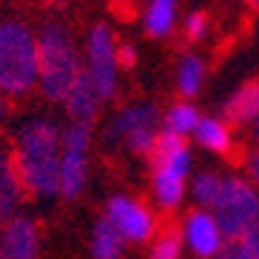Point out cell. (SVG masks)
Segmentation results:
<instances>
[{"label": "cell", "mask_w": 259, "mask_h": 259, "mask_svg": "<svg viewBox=\"0 0 259 259\" xmlns=\"http://www.w3.org/2000/svg\"><path fill=\"white\" fill-rule=\"evenodd\" d=\"M60 160H63V131L46 117H34L17 131L15 162L23 180V188L34 197L60 194Z\"/></svg>", "instance_id": "obj_1"}, {"label": "cell", "mask_w": 259, "mask_h": 259, "mask_svg": "<svg viewBox=\"0 0 259 259\" xmlns=\"http://www.w3.org/2000/svg\"><path fill=\"white\" fill-rule=\"evenodd\" d=\"M37 54H40V92L52 103L69 97L71 85L83 74L80 57H77L71 31L63 23H46L37 34Z\"/></svg>", "instance_id": "obj_2"}, {"label": "cell", "mask_w": 259, "mask_h": 259, "mask_svg": "<svg viewBox=\"0 0 259 259\" xmlns=\"http://www.w3.org/2000/svg\"><path fill=\"white\" fill-rule=\"evenodd\" d=\"M40 80L37 37L26 23H0V92L26 94Z\"/></svg>", "instance_id": "obj_3"}, {"label": "cell", "mask_w": 259, "mask_h": 259, "mask_svg": "<svg viewBox=\"0 0 259 259\" xmlns=\"http://www.w3.org/2000/svg\"><path fill=\"white\" fill-rule=\"evenodd\" d=\"M213 220L225 239H239L259 225V191L239 177H225L222 191L213 202Z\"/></svg>", "instance_id": "obj_4"}, {"label": "cell", "mask_w": 259, "mask_h": 259, "mask_svg": "<svg viewBox=\"0 0 259 259\" xmlns=\"http://www.w3.org/2000/svg\"><path fill=\"white\" fill-rule=\"evenodd\" d=\"M89 145L92 128L85 122H71L63 128V160H60V194L74 199L85 185L89 174Z\"/></svg>", "instance_id": "obj_5"}, {"label": "cell", "mask_w": 259, "mask_h": 259, "mask_svg": "<svg viewBox=\"0 0 259 259\" xmlns=\"http://www.w3.org/2000/svg\"><path fill=\"white\" fill-rule=\"evenodd\" d=\"M85 52H89V77L94 80L97 92L103 100L114 97L117 94V46L111 40V31L108 26H94L89 31V40H85Z\"/></svg>", "instance_id": "obj_6"}, {"label": "cell", "mask_w": 259, "mask_h": 259, "mask_svg": "<svg viewBox=\"0 0 259 259\" xmlns=\"http://www.w3.org/2000/svg\"><path fill=\"white\" fill-rule=\"evenodd\" d=\"M106 220L114 222V228L128 242H143L154 234V217L151 211L128 197H111L106 208Z\"/></svg>", "instance_id": "obj_7"}, {"label": "cell", "mask_w": 259, "mask_h": 259, "mask_svg": "<svg viewBox=\"0 0 259 259\" xmlns=\"http://www.w3.org/2000/svg\"><path fill=\"white\" fill-rule=\"evenodd\" d=\"M37 225L29 217H15L0 228V259H37Z\"/></svg>", "instance_id": "obj_8"}, {"label": "cell", "mask_w": 259, "mask_h": 259, "mask_svg": "<svg viewBox=\"0 0 259 259\" xmlns=\"http://www.w3.org/2000/svg\"><path fill=\"white\" fill-rule=\"evenodd\" d=\"M183 236L188 248L197 253L199 259H211V256H220L222 251V231L213 220V213L208 211H191L185 217V225H183Z\"/></svg>", "instance_id": "obj_9"}, {"label": "cell", "mask_w": 259, "mask_h": 259, "mask_svg": "<svg viewBox=\"0 0 259 259\" xmlns=\"http://www.w3.org/2000/svg\"><path fill=\"white\" fill-rule=\"evenodd\" d=\"M20 197H23V180H20V171H17L15 154H9L0 145V228L9 220H15Z\"/></svg>", "instance_id": "obj_10"}, {"label": "cell", "mask_w": 259, "mask_h": 259, "mask_svg": "<svg viewBox=\"0 0 259 259\" xmlns=\"http://www.w3.org/2000/svg\"><path fill=\"white\" fill-rule=\"evenodd\" d=\"M100 100L103 97H100L94 80L89 77V71H83V74L77 77V83L71 85L69 97H66V108H69V114L74 122H85L89 125L100 111Z\"/></svg>", "instance_id": "obj_11"}, {"label": "cell", "mask_w": 259, "mask_h": 259, "mask_svg": "<svg viewBox=\"0 0 259 259\" xmlns=\"http://www.w3.org/2000/svg\"><path fill=\"white\" fill-rule=\"evenodd\" d=\"M154 165H162L174 174L185 177L191 171V151L185 140L180 134H171V131H162L160 140H157V151H154Z\"/></svg>", "instance_id": "obj_12"}, {"label": "cell", "mask_w": 259, "mask_h": 259, "mask_svg": "<svg viewBox=\"0 0 259 259\" xmlns=\"http://www.w3.org/2000/svg\"><path fill=\"white\" fill-rule=\"evenodd\" d=\"M225 117L231 122H256L259 120V80L245 83L225 103Z\"/></svg>", "instance_id": "obj_13"}, {"label": "cell", "mask_w": 259, "mask_h": 259, "mask_svg": "<svg viewBox=\"0 0 259 259\" xmlns=\"http://www.w3.org/2000/svg\"><path fill=\"white\" fill-rule=\"evenodd\" d=\"M151 185H154V197L157 202L165 208H177L183 202V194H185V177L174 174L162 165H154V177H151Z\"/></svg>", "instance_id": "obj_14"}, {"label": "cell", "mask_w": 259, "mask_h": 259, "mask_svg": "<svg viewBox=\"0 0 259 259\" xmlns=\"http://www.w3.org/2000/svg\"><path fill=\"white\" fill-rule=\"evenodd\" d=\"M122 234L114 228V222L100 220L94 225V236H92V256L94 259H120L122 253Z\"/></svg>", "instance_id": "obj_15"}, {"label": "cell", "mask_w": 259, "mask_h": 259, "mask_svg": "<svg viewBox=\"0 0 259 259\" xmlns=\"http://www.w3.org/2000/svg\"><path fill=\"white\" fill-rule=\"evenodd\" d=\"M157 117V108L151 106V103H140V106H128V108H122L120 114L114 117V122L108 125V140H125L131 134V131L137 128L140 122L145 120H154Z\"/></svg>", "instance_id": "obj_16"}, {"label": "cell", "mask_w": 259, "mask_h": 259, "mask_svg": "<svg viewBox=\"0 0 259 259\" xmlns=\"http://www.w3.org/2000/svg\"><path fill=\"white\" fill-rule=\"evenodd\" d=\"M199 145H205L208 151H217V154H225L231 148V131L222 120H213V117H202L194 131Z\"/></svg>", "instance_id": "obj_17"}, {"label": "cell", "mask_w": 259, "mask_h": 259, "mask_svg": "<svg viewBox=\"0 0 259 259\" xmlns=\"http://www.w3.org/2000/svg\"><path fill=\"white\" fill-rule=\"evenodd\" d=\"M202 77H205V63L199 60L197 54H185L177 66V89L185 97H194L202 85Z\"/></svg>", "instance_id": "obj_18"}, {"label": "cell", "mask_w": 259, "mask_h": 259, "mask_svg": "<svg viewBox=\"0 0 259 259\" xmlns=\"http://www.w3.org/2000/svg\"><path fill=\"white\" fill-rule=\"evenodd\" d=\"M174 9H177V0H151L148 12H145V31L151 37L168 34L171 26H174Z\"/></svg>", "instance_id": "obj_19"}, {"label": "cell", "mask_w": 259, "mask_h": 259, "mask_svg": "<svg viewBox=\"0 0 259 259\" xmlns=\"http://www.w3.org/2000/svg\"><path fill=\"white\" fill-rule=\"evenodd\" d=\"M199 111L194 106H188V103H180V106H171L165 114V131H171V134H194L199 125Z\"/></svg>", "instance_id": "obj_20"}, {"label": "cell", "mask_w": 259, "mask_h": 259, "mask_svg": "<svg viewBox=\"0 0 259 259\" xmlns=\"http://www.w3.org/2000/svg\"><path fill=\"white\" fill-rule=\"evenodd\" d=\"M220 259H259V225H253L239 239L225 242V248L220 251Z\"/></svg>", "instance_id": "obj_21"}, {"label": "cell", "mask_w": 259, "mask_h": 259, "mask_svg": "<svg viewBox=\"0 0 259 259\" xmlns=\"http://www.w3.org/2000/svg\"><path fill=\"white\" fill-rule=\"evenodd\" d=\"M220 191H222V177L220 174L202 171V174L194 177V197H197V202L202 205V211H205V208H213Z\"/></svg>", "instance_id": "obj_22"}, {"label": "cell", "mask_w": 259, "mask_h": 259, "mask_svg": "<svg viewBox=\"0 0 259 259\" xmlns=\"http://www.w3.org/2000/svg\"><path fill=\"white\" fill-rule=\"evenodd\" d=\"M180 251H183V236H180V231H168V234H162L151 245L148 259H180Z\"/></svg>", "instance_id": "obj_23"}, {"label": "cell", "mask_w": 259, "mask_h": 259, "mask_svg": "<svg viewBox=\"0 0 259 259\" xmlns=\"http://www.w3.org/2000/svg\"><path fill=\"white\" fill-rule=\"evenodd\" d=\"M185 31H188L191 40H202L208 34V17L202 15V12L188 15V20H185Z\"/></svg>", "instance_id": "obj_24"}, {"label": "cell", "mask_w": 259, "mask_h": 259, "mask_svg": "<svg viewBox=\"0 0 259 259\" xmlns=\"http://www.w3.org/2000/svg\"><path fill=\"white\" fill-rule=\"evenodd\" d=\"M117 63L125 66V69H131V66L137 63V49L131 46V43H122V46L117 49Z\"/></svg>", "instance_id": "obj_25"}, {"label": "cell", "mask_w": 259, "mask_h": 259, "mask_svg": "<svg viewBox=\"0 0 259 259\" xmlns=\"http://www.w3.org/2000/svg\"><path fill=\"white\" fill-rule=\"evenodd\" d=\"M248 165H251V177H253V183L259 185V148L251 154V162H248Z\"/></svg>", "instance_id": "obj_26"}, {"label": "cell", "mask_w": 259, "mask_h": 259, "mask_svg": "<svg viewBox=\"0 0 259 259\" xmlns=\"http://www.w3.org/2000/svg\"><path fill=\"white\" fill-rule=\"evenodd\" d=\"M3 111H6V106H3V100H0V117H3Z\"/></svg>", "instance_id": "obj_27"}, {"label": "cell", "mask_w": 259, "mask_h": 259, "mask_svg": "<svg viewBox=\"0 0 259 259\" xmlns=\"http://www.w3.org/2000/svg\"><path fill=\"white\" fill-rule=\"evenodd\" d=\"M248 3H251V6H259V0H248Z\"/></svg>", "instance_id": "obj_28"}, {"label": "cell", "mask_w": 259, "mask_h": 259, "mask_svg": "<svg viewBox=\"0 0 259 259\" xmlns=\"http://www.w3.org/2000/svg\"><path fill=\"white\" fill-rule=\"evenodd\" d=\"M256 143H259V120H256Z\"/></svg>", "instance_id": "obj_29"}]
</instances>
